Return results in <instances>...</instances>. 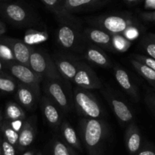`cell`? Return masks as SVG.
<instances>
[{"label":"cell","instance_id":"25","mask_svg":"<svg viewBox=\"0 0 155 155\" xmlns=\"http://www.w3.org/2000/svg\"><path fill=\"white\" fill-rule=\"evenodd\" d=\"M0 130L2 133L3 138L17 148L19 133L13 128L10 121L7 120H2L0 123Z\"/></svg>","mask_w":155,"mask_h":155},{"label":"cell","instance_id":"19","mask_svg":"<svg viewBox=\"0 0 155 155\" xmlns=\"http://www.w3.org/2000/svg\"><path fill=\"white\" fill-rule=\"evenodd\" d=\"M84 57L88 61L102 67V68H109L111 62L104 51L95 45H89L85 49Z\"/></svg>","mask_w":155,"mask_h":155},{"label":"cell","instance_id":"39","mask_svg":"<svg viewBox=\"0 0 155 155\" xmlns=\"http://www.w3.org/2000/svg\"><path fill=\"white\" fill-rule=\"evenodd\" d=\"M6 32V27L5 25L0 21V36L2 34H4Z\"/></svg>","mask_w":155,"mask_h":155},{"label":"cell","instance_id":"5","mask_svg":"<svg viewBox=\"0 0 155 155\" xmlns=\"http://www.w3.org/2000/svg\"><path fill=\"white\" fill-rule=\"evenodd\" d=\"M6 67L15 79L33 89L38 99L40 101V83L43 79L33 71L30 67L20 64L17 61L5 63Z\"/></svg>","mask_w":155,"mask_h":155},{"label":"cell","instance_id":"36","mask_svg":"<svg viewBox=\"0 0 155 155\" xmlns=\"http://www.w3.org/2000/svg\"><path fill=\"white\" fill-rule=\"evenodd\" d=\"M145 101L155 116V94H147L145 97Z\"/></svg>","mask_w":155,"mask_h":155},{"label":"cell","instance_id":"44","mask_svg":"<svg viewBox=\"0 0 155 155\" xmlns=\"http://www.w3.org/2000/svg\"><path fill=\"white\" fill-rule=\"evenodd\" d=\"M36 155H42V153H41V152H37L36 154Z\"/></svg>","mask_w":155,"mask_h":155},{"label":"cell","instance_id":"4","mask_svg":"<svg viewBox=\"0 0 155 155\" xmlns=\"http://www.w3.org/2000/svg\"><path fill=\"white\" fill-rule=\"evenodd\" d=\"M74 101L76 110L84 117L101 119L104 116L100 103L88 89L76 87L74 89Z\"/></svg>","mask_w":155,"mask_h":155},{"label":"cell","instance_id":"15","mask_svg":"<svg viewBox=\"0 0 155 155\" xmlns=\"http://www.w3.org/2000/svg\"><path fill=\"white\" fill-rule=\"evenodd\" d=\"M2 42H5L10 46L15 61L30 67V57L33 46L27 45L24 41L12 38H5Z\"/></svg>","mask_w":155,"mask_h":155},{"label":"cell","instance_id":"32","mask_svg":"<svg viewBox=\"0 0 155 155\" xmlns=\"http://www.w3.org/2000/svg\"><path fill=\"white\" fill-rule=\"evenodd\" d=\"M132 58L141 62L144 64L147 65L149 68L153 69V71H155V59L153 58L150 57V56L143 55V54H135L132 55Z\"/></svg>","mask_w":155,"mask_h":155},{"label":"cell","instance_id":"18","mask_svg":"<svg viewBox=\"0 0 155 155\" xmlns=\"http://www.w3.org/2000/svg\"><path fill=\"white\" fill-rule=\"evenodd\" d=\"M16 98L20 105L28 110H33L36 103L40 101L33 89L21 83L17 87Z\"/></svg>","mask_w":155,"mask_h":155},{"label":"cell","instance_id":"10","mask_svg":"<svg viewBox=\"0 0 155 155\" xmlns=\"http://www.w3.org/2000/svg\"><path fill=\"white\" fill-rule=\"evenodd\" d=\"M103 96L109 103L111 109L118 120L122 125H128L134 120L133 112L122 100L117 98L108 91H103Z\"/></svg>","mask_w":155,"mask_h":155},{"label":"cell","instance_id":"21","mask_svg":"<svg viewBox=\"0 0 155 155\" xmlns=\"http://www.w3.org/2000/svg\"><path fill=\"white\" fill-rule=\"evenodd\" d=\"M44 5L53 12L59 19L60 22H75V18H73L71 13L66 12L62 6L60 0H41Z\"/></svg>","mask_w":155,"mask_h":155},{"label":"cell","instance_id":"40","mask_svg":"<svg viewBox=\"0 0 155 155\" xmlns=\"http://www.w3.org/2000/svg\"><path fill=\"white\" fill-rule=\"evenodd\" d=\"M124 1L128 4H135V3L139 2L141 0H124Z\"/></svg>","mask_w":155,"mask_h":155},{"label":"cell","instance_id":"23","mask_svg":"<svg viewBox=\"0 0 155 155\" xmlns=\"http://www.w3.org/2000/svg\"><path fill=\"white\" fill-rule=\"evenodd\" d=\"M5 116L7 120L12 121H24L26 119V114L24 109L18 103L9 101L6 104Z\"/></svg>","mask_w":155,"mask_h":155},{"label":"cell","instance_id":"7","mask_svg":"<svg viewBox=\"0 0 155 155\" xmlns=\"http://www.w3.org/2000/svg\"><path fill=\"white\" fill-rule=\"evenodd\" d=\"M0 12L6 19L17 27H33L36 24L34 15L21 5L16 3L0 4Z\"/></svg>","mask_w":155,"mask_h":155},{"label":"cell","instance_id":"38","mask_svg":"<svg viewBox=\"0 0 155 155\" xmlns=\"http://www.w3.org/2000/svg\"><path fill=\"white\" fill-rule=\"evenodd\" d=\"M146 7L155 8V0H146Z\"/></svg>","mask_w":155,"mask_h":155},{"label":"cell","instance_id":"8","mask_svg":"<svg viewBox=\"0 0 155 155\" xmlns=\"http://www.w3.org/2000/svg\"><path fill=\"white\" fill-rule=\"evenodd\" d=\"M44 93L52 100L64 113L70 111V102L66 92L64 90L61 81L50 79H43Z\"/></svg>","mask_w":155,"mask_h":155},{"label":"cell","instance_id":"24","mask_svg":"<svg viewBox=\"0 0 155 155\" xmlns=\"http://www.w3.org/2000/svg\"><path fill=\"white\" fill-rule=\"evenodd\" d=\"M130 63L135 71L144 77L153 87H155V71L141 62L131 58Z\"/></svg>","mask_w":155,"mask_h":155},{"label":"cell","instance_id":"41","mask_svg":"<svg viewBox=\"0 0 155 155\" xmlns=\"http://www.w3.org/2000/svg\"><path fill=\"white\" fill-rule=\"evenodd\" d=\"M23 155H34V151H26V152H24V154Z\"/></svg>","mask_w":155,"mask_h":155},{"label":"cell","instance_id":"20","mask_svg":"<svg viewBox=\"0 0 155 155\" xmlns=\"http://www.w3.org/2000/svg\"><path fill=\"white\" fill-rule=\"evenodd\" d=\"M59 128H60L61 134H62L64 142L74 149L81 151L82 146L80 138L78 136L77 133L74 129L71 127V124L68 121L63 120L62 121Z\"/></svg>","mask_w":155,"mask_h":155},{"label":"cell","instance_id":"17","mask_svg":"<svg viewBox=\"0 0 155 155\" xmlns=\"http://www.w3.org/2000/svg\"><path fill=\"white\" fill-rule=\"evenodd\" d=\"M114 75L115 80L122 89L132 98V99L135 101V102H138L140 99L138 89L131 80L127 71H125L121 67H115Z\"/></svg>","mask_w":155,"mask_h":155},{"label":"cell","instance_id":"48","mask_svg":"<svg viewBox=\"0 0 155 155\" xmlns=\"http://www.w3.org/2000/svg\"><path fill=\"white\" fill-rule=\"evenodd\" d=\"M154 35H155V34H154Z\"/></svg>","mask_w":155,"mask_h":155},{"label":"cell","instance_id":"47","mask_svg":"<svg viewBox=\"0 0 155 155\" xmlns=\"http://www.w3.org/2000/svg\"><path fill=\"white\" fill-rule=\"evenodd\" d=\"M62 1H63V0H62Z\"/></svg>","mask_w":155,"mask_h":155},{"label":"cell","instance_id":"45","mask_svg":"<svg viewBox=\"0 0 155 155\" xmlns=\"http://www.w3.org/2000/svg\"><path fill=\"white\" fill-rule=\"evenodd\" d=\"M2 68V64H1V61H0V70H1Z\"/></svg>","mask_w":155,"mask_h":155},{"label":"cell","instance_id":"12","mask_svg":"<svg viewBox=\"0 0 155 155\" xmlns=\"http://www.w3.org/2000/svg\"><path fill=\"white\" fill-rule=\"evenodd\" d=\"M36 134V117L33 115L25 119L19 132L17 149L22 152L34 141Z\"/></svg>","mask_w":155,"mask_h":155},{"label":"cell","instance_id":"27","mask_svg":"<svg viewBox=\"0 0 155 155\" xmlns=\"http://www.w3.org/2000/svg\"><path fill=\"white\" fill-rule=\"evenodd\" d=\"M52 155H78L74 148L59 139H53L51 142Z\"/></svg>","mask_w":155,"mask_h":155},{"label":"cell","instance_id":"31","mask_svg":"<svg viewBox=\"0 0 155 155\" xmlns=\"http://www.w3.org/2000/svg\"><path fill=\"white\" fill-rule=\"evenodd\" d=\"M0 60L3 61L5 63L15 61L13 52L10 46L4 42L0 43Z\"/></svg>","mask_w":155,"mask_h":155},{"label":"cell","instance_id":"34","mask_svg":"<svg viewBox=\"0 0 155 155\" xmlns=\"http://www.w3.org/2000/svg\"><path fill=\"white\" fill-rule=\"evenodd\" d=\"M2 155H16V151H15L16 148L9 143L4 138L2 140Z\"/></svg>","mask_w":155,"mask_h":155},{"label":"cell","instance_id":"29","mask_svg":"<svg viewBox=\"0 0 155 155\" xmlns=\"http://www.w3.org/2000/svg\"><path fill=\"white\" fill-rule=\"evenodd\" d=\"M112 44L115 51L125 52L131 46L132 42L122 35H112Z\"/></svg>","mask_w":155,"mask_h":155},{"label":"cell","instance_id":"30","mask_svg":"<svg viewBox=\"0 0 155 155\" xmlns=\"http://www.w3.org/2000/svg\"><path fill=\"white\" fill-rule=\"evenodd\" d=\"M18 84L12 79L0 74V90L6 92H13L16 90Z\"/></svg>","mask_w":155,"mask_h":155},{"label":"cell","instance_id":"33","mask_svg":"<svg viewBox=\"0 0 155 155\" xmlns=\"http://www.w3.org/2000/svg\"><path fill=\"white\" fill-rule=\"evenodd\" d=\"M140 34L139 28L138 27L136 26H133V27H130L129 28H128L126 31L124 32V33L122 34V36L124 37H126V39H129V40L132 41L134 39H137L138 37Z\"/></svg>","mask_w":155,"mask_h":155},{"label":"cell","instance_id":"46","mask_svg":"<svg viewBox=\"0 0 155 155\" xmlns=\"http://www.w3.org/2000/svg\"><path fill=\"white\" fill-rule=\"evenodd\" d=\"M153 89H154V91H155V87H153Z\"/></svg>","mask_w":155,"mask_h":155},{"label":"cell","instance_id":"37","mask_svg":"<svg viewBox=\"0 0 155 155\" xmlns=\"http://www.w3.org/2000/svg\"><path fill=\"white\" fill-rule=\"evenodd\" d=\"M141 19L147 22L155 23V11L153 12H144L140 13Z\"/></svg>","mask_w":155,"mask_h":155},{"label":"cell","instance_id":"2","mask_svg":"<svg viewBox=\"0 0 155 155\" xmlns=\"http://www.w3.org/2000/svg\"><path fill=\"white\" fill-rule=\"evenodd\" d=\"M94 24L111 35H122L130 27L139 26L138 20L129 14L102 15L95 18Z\"/></svg>","mask_w":155,"mask_h":155},{"label":"cell","instance_id":"1","mask_svg":"<svg viewBox=\"0 0 155 155\" xmlns=\"http://www.w3.org/2000/svg\"><path fill=\"white\" fill-rule=\"evenodd\" d=\"M78 134L88 155H105L109 127L105 120L97 118H82L79 121Z\"/></svg>","mask_w":155,"mask_h":155},{"label":"cell","instance_id":"22","mask_svg":"<svg viewBox=\"0 0 155 155\" xmlns=\"http://www.w3.org/2000/svg\"><path fill=\"white\" fill-rule=\"evenodd\" d=\"M102 1L103 0H63L62 6L64 10L71 14L90 8Z\"/></svg>","mask_w":155,"mask_h":155},{"label":"cell","instance_id":"14","mask_svg":"<svg viewBox=\"0 0 155 155\" xmlns=\"http://www.w3.org/2000/svg\"><path fill=\"white\" fill-rule=\"evenodd\" d=\"M87 40L94 45L106 50L115 51L112 44V35L100 28H88L84 32Z\"/></svg>","mask_w":155,"mask_h":155},{"label":"cell","instance_id":"13","mask_svg":"<svg viewBox=\"0 0 155 155\" xmlns=\"http://www.w3.org/2000/svg\"><path fill=\"white\" fill-rule=\"evenodd\" d=\"M40 102L41 109L46 121L53 129H59L62 121V110L46 95L41 96Z\"/></svg>","mask_w":155,"mask_h":155},{"label":"cell","instance_id":"11","mask_svg":"<svg viewBox=\"0 0 155 155\" xmlns=\"http://www.w3.org/2000/svg\"><path fill=\"white\" fill-rule=\"evenodd\" d=\"M53 58L62 78L69 81L73 80L81 61L73 56L62 54H55Z\"/></svg>","mask_w":155,"mask_h":155},{"label":"cell","instance_id":"28","mask_svg":"<svg viewBox=\"0 0 155 155\" xmlns=\"http://www.w3.org/2000/svg\"><path fill=\"white\" fill-rule=\"evenodd\" d=\"M141 46L147 55L155 59V35L149 33L145 35L141 41Z\"/></svg>","mask_w":155,"mask_h":155},{"label":"cell","instance_id":"26","mask_svg":"<svg viewBox=\"0 0 155 155\" xmlns=\"http://www.w3.org/2000/svg\"><path fill=\"white\" fill-rule=\"evenodd\" d=\"M48 39V33L44 31H38L34 29H29L26 31L24 37V42L27 45L33 46V45L41 43Z\"/></svg>","mask_w":155,"mask_h":155},{"label":"cell","instance_id":"9","mask_svg":"<svg viewBox=\"0 0 155 155\" xmlns=\"http://www.w3.org/2000/svg\"><path fill=\"white\" fill-rule=\"evenodd\" d=\"M72 81L78 87L88 90L100 89L102 85L94 70L83 61L81 63Z\"/></svg>","mask_w":155,"mask_h":155},{"label":"cell","instance_id":"42","mask_svg":"<svg viewBox=\"0 0 155 155\" xmlns=\"http://www.w3.org/2000/svg\"><path fill=\"white\" fill-rule=\"evenodd\" d=\"M2 139L0 137V155H2Z\"/></svg>","mask_w":155,"mask_h":155},{"label":"cell","instance_id":"16","mask_svg":"<svg viewBox=\"0 0 155 155\" xmlns=\"http://www.w3.org/2000/svg\"><path fill=\"white\" fill-rule=\"evenodd\" d=\"M124 142L126 150L131 154H137L141 148V132L134 120L127 125L125 131Z\"/></svg>","mask_w":155,"mask_h":155},{"label":"cell","instance_id":"3","mask_svg":"<svg viewBox=\"0 0 155 155\" xmlns=\"http://www.w3.org/2000/svg\"><path fill=\"white\" fill-rule=\"evenodd\" d=\"M30 68L43 79L61 82L64 80L56 68L53 57L43 50L36 49L33 47L30 57Z\"/></svg>","mask_w":155,"mask_h":155},{"label":"cell","instance_id":"6","mask_svg":"<svg viewBox=\"0 0 155 155\" xmlns=\"http://www.w3.org/2000/svg\"><path fill=\"white\" fill-rule=\"evenodd\" d=\"M84 37V33H81L76 22H61L56 34L59 45L70 51L79 50Z\"/></svg>","mask_w":155,"mask_h":155},{"label":"cell","instance_id":"43","mask_svg":"<svg viewBox=\"0 0 155 155\" xmlns=\"http://www.w3.org/2000/svg\"><path fill=\"white\" fill-rule=\"evenodd\" d=\"M2 120H3V119H2V116L1 113H0V123L2 122Z\"/></svg>","mask_w":155,"mask_h":155},{"label":"cell","instance_id":"35","mask_svg":"<svg viewBox=\"0 0 155 155\" xmlns=\"http://www.w3.org/2000/svg\"><path fill=\"white\" fill-rule=\"evenodd\" d=\"M137 155H155V147L150 144L141 145Z\"/></svg>","mask_w":155,"mask_h":155}]
</instances>
